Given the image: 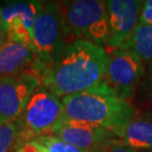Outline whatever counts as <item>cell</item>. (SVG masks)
Masks as SVG:
<instances>
[{
	"mask_svg": "<svg viewBox=\"0 0 152 152\" xmlns=\"http://www.w3.org/2000/svg\"><path fill=\"white\" fill-rule=\"evenodd\" d=\"M139 24L143 25H152V0L143 1Z\"/></svg>",
	"mask_w": 152,
	"mask_h": 152,
	"instance_id": "e0dca14e",
	"label": "cell"
},
{
	"mask_svg": "<svg viewBox=\"0 0 152 152\" xmlns=\"http://www.w3.org/2000/svg\"><path fill=\"white\" fill-rule=\"evenodd\" d=\"M8 37L6 34H0V50L2 48V47L4 45L6 42H8Z\"/></svg>",
	"mask_w": 152,
	"mask_h": 152,
	"instance_id": "d6986e66",
	"label": "cell"
},
{
	"mask_svg": "<svg viewBox=\"0 0 152 152\" xmlns=\"http://www.w3.org/2000/svg\"><path fill=\"white\" fill-rule=\"evenodd\" d=\"M107 50L77 39L67 44L59 56L42 71L39 84L58 98L80 93L104 81Z\"/></svg>",
	"mask_w": 152,
	"mask_h": 152,
	"instance_id": "6da1fadb",
	"label": "cell"
},
{
	"mask_svg": "<svg viewBox=\"0 0 152 152\" xmlns=\"http://www.w3.org/2000/svg\"><path fill=\"white\" fill-rule=\"evenodd\" d=\"M63 118L64 110L61 99L39 84L32 92L19 118L22 136L35 139L50 134Z\"/></svg>",
	"mask_w": 152,
	"mask_h": 152,
	"instance_id": "5b68a950",
	"label": "cell"
},
{
	"mask_svg": "<svg viewBox=\"0 0 152 152\" xmlns=\"http://www.w3.org/2000/svg\"><path fill=\"white\" fill-rule=\"evenodd\" d=\"M106 3L109 22V34L106 45L110 50L129 48L139 24L143 1L109 0Z\"/></svg>",
	"mask_w": 152,
	"mask_h": 152,
	"instance_id": "52a82bcc",
	"label": "cell"
},
{
	"mask_svg": "<svg viewBox=\"0 0 152 152\" xmlns=\"http://www.w3.org/2000/svg\"><path fill=\"white\" fill-rule=\"evenodd\" d=\"M96 152H137L133 148L127 146L118 138H112L106 141Z\"/></svg>",
	"mask_w": 152,
	"mask_h": 152,
	"instance_id": "2e32d148",
	"label": "cell"
},
{
	"mask_svg": "<svg viewBox=\"0 0 152 152\" xmlns=\"http://www.w3.org/2000/svg\"><path fill=\"white\" fill-rule=\"evenodd\" d=\"M129 48L143 61H152V25L138 24Z\"/></svg>",
	"mask_w": 152,
	"mask_h": 152,
	"instance_id": "4fadbf2b",
	"label": "cell"
},
{
	"mask_svg": "<svg viewBox=\"0 0 152 152\" xmlns=\"http://www.w3.org/2000/svg\"><path fill=\"white\" fill-rule=\"evenodd\" d=\"M17 152H21V151H20V149H19V150H18V151H17Z\"/></svg>",
	"mask_w": 152,
	"mask_h": 152,
	"instance_id": "603a6c76",
	"label": "cell"
},
{
	"mask_svg": "<svg viewBox=\"0 0 152 152\" xmlns=\"http://www.w3.org/2000/svg\"><path fill=\"white\" fill-rule=\"evenodd\" d=\"M44 152H84L50 134L41 135L32 140Z\"/></svg>",
	"mask_w": 152,
	"mask_h": 152,
	"instance_id": "9a60e30c",
	"label": "cell"
},
{
	"mask_svg": "<svg viewBox=\"0 0 152 152\" xmlns=\"http://www.w3.org/2000/svg\"><path fill=\"white\" fill-rule=\"evenodd\" d=\"M21 152H41V149L38 147V145L33 141H29L23 145L20 148Z\"/></svg>",
	"mask_w": 152,
	"mask_h": 152,
	"instance_id": "ac0fdd59",
	"label": "cell"
},
{
	"mask_svg": "<svg viewBox=\"0 0 152 152\" xmlns=\"http://www.w3.org/2000/svg\"><path fill=\"white\" fill-rule=\"evenodd\" d=\"M104 83L121 99L130 98L144 74L142 60L132 48L107 50Z\"/></svg>",
	"mask_w": 152,
	"mask_h": 152,
	"instance_id": "8992f818",
	"label": "cell"
},
{
	"mask_svg": "<svg viewBox=\"0 0 152 152\" xmlns=\"http://www.w3.org/2000/svg\"><path fill=\"white\" fill-rule=\"evenodd\" d=\"M20 137H22V126L19 120L0 123V152H8Z\"/></svg>",
	"mask_w": 152,
	"mask_h": 152,
	"instance_id": "5bb4252c",
	"label": "cell"
},
{
	"mask_svg": "<svg viewBox=\"0 0 152 152\" xmlns=\"http://www.w3.org/2000/svg\"><path fill=\"white\" fill-rule=\"evenodd\" d=\"M39 79L32 72L0 79V123L18 121Z\"/></svg>",
	"mask_w": 152,
	"mask_h": 152,
	"instance_id": "ba28073f",
	"label": "cell"
},
{
	"mask_svg": "<svg viewBox=\"0 0 152 152\" xmlns=\"http://www.w3.org/2000/svg\"><path fill=\"white\" fill-rule=\"evenodd\" d=\"M64 118L110 130L118 137L136 115L126 100L118 97L104 82L91 89L61 98Z\"/></svg>",
	"mask_w": 152,
	"mask_h": 152,
	"instance_id": "7a4b0ae2",
	"label": "cell"
},
{
	"mask_svg": "<svg viewBox=\"0 0 152 152\" xmlns=\"http://www.w3.org/2000/svg\"><path fill=\"white\" fill-rule=\"evenodd\" d=\"M84 152H96L109 139L117 138L110 130L89 124L63 118L50 133Z\"/></svg>",
	"mask_w": 152,
	"mask_h": 152,
	"instance_id": "30bf717a",
	"label": "cell"
},
{
	"mask_svg": "<svg viewBox=\"0 0 152 152\" xmlns=\"http://www.w3.org/2000/svg\"><path fill=\"white\" fill-rule=\"evenodd\" d=\"M41 152H44V151H42V150H41Z\"/></svg>",
	"mask_w": 152,
	"mask_h": 152,
	"instance_id": "cb8c5ba5",
	"label": "cell"
},
{
	"mask_svg": "<svg viewBox=\"0 0 152 152\" xmlns=\"http://www.w3.org/2000/svg\"><path fill=\"white\" fill-rule=\"evenodd\" d=\"M41 7L42 1H24L1 8L4 30L10 41L22 44L33 50V28Z\"/></svg>",
	"mask_w": 152,
	"mask_h": 152,
	"instance_id": "9c48e42d",
	"label": "cell"
},
{
	"mask_svg": "<svg viewBox=\"0 0 152 152\" xmlns=\"http://www.w3.org/2000/svg\"><path fill=\"white\" fill-rule=\"evenodd\" d=\"M150 79H151V82H152V66L150 68Z\"/></svg>",
	"mask_w": 152,
	"mask_h": 152,
	"instance_id": "44dd1931",
	"label": "cell"
},
{
	"mask_svg": "<svg viewBox=\"0 0 152 152\" xmlns=\"http://www.w3.org/2000/svg\"><path fill=\"white\" fill-rule=\"evenodd\" d=\"M141 152H152V151H141Z\"/></svg>",
	"mask_w": 152,
	"mask_h": 152,
	"instance_id": "7402d4cb",
	"label": "cell"
},
{
	"mask_svg": "<svg viewBox=\"0 0 152 152\" xmlns=\"http://www.w3.org/2000/svg\"><path fill=\"white\" fill-rule=\"evenodd\" d=\"M67 39H82L102 45L107 44L109 22L107 3L101 0H75L61 4Z\"/></svg>",
	"mask_w": 152,
	"mask_h": 152,
	"instance_id": "277c9868",
	"label": "cell"
},
{
	"mask_svg": "<svg viewBox=\"0 0 152 152\" xmlns=\"http://www.w3.org/2000/svg\"><path fill=\"white\" fill-rule=\"evenodd\" d=\"M62 6L58 2H42L33 28L34 73L39 77L56 61L67 45Z\"/></svg>",
	"mask_w": 152,
	"mask_h": 152,
	"instance_id": "3957f363",
	"label": "cell"
},
{
	"mask_svg": "<svg viewBox=\"0 0 152 152\" xmlns=\"http://www.w3.org/2000/svg\"><path fill=\"white\" fill-rule=\"evenodd\" d=\"M34 61L35 56L32 48L8 39L0 50V79L25 72L34 73Z\"/></svg>",
	"mask_w": 152,
	"mask_h": 152,
	"instance_id": "8fae6325",
	"label": "cell"
},
{
	"mask_svg": "<svg viewBox=\"0 0 152 152\" xmlns=\"http://www.w3.org/2000/svg\"><path fill=\"white\" fill-rule=\"evenodd\" d=\"M118 138L136 151H152V115H135Z\"/></svg>",
	"mask_w": 152,
	"mask_h": 152,
	"instance_id": "7c38bea8",
	"label": "cell"
},
{
	"mask_svg": "<svg viewBox=\"0 0 152 152\" xmlns=\"http://www.w3.org/2000/svg\"><path fill=\"white\" fill-rule=\"evenodd\" d=\"M0 34H6L4 30V24H3V20L1 16V8H0Z\"/></svg>",
	"mask_w": 152,
	"mask_h": 152,
	"instance_id": "ffe728a7",
	"label": "cell"
}]
</instances>
